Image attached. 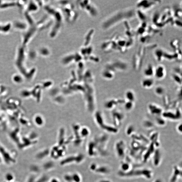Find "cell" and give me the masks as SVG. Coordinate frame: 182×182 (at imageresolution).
I'll return each instance as SVG.
<instances>
[{
  "mask_svg": "<svg viewBox=\"0 0 182 182\" xmlns=\"http://www.w3.org/2000/svg\"><path fill=\"white\" fill-rule=\"evenodd\" d=\"M117 175L121 178H143L150 179L153 176L152 170L147 168L133 167L130 170L126 172L119 171Z\"/></svg>",
  "mask_w": 182,
  "mask_h": 182,
  "instance_id": "1",
  "label": "cell"
},
{
  "mask_svg": "<svg viewBox=\"0 0 182 182\" xmlns=\"http://www.w3.org/2000/svg\"><path fill=\"white\" fill-rule=\"evenodd\" d=\"M85 159V157L83 153H77L65 157L61 160L60 165L63 166L73 164H80L84 161Z\"/></svg>",
  "mask_w": 182,
  "mask_h": 182,
  "instance_id": "2",
  "label": "cell"
},
{
  "mask_svg": "<svg viewBox=\"0 0 182 182\" xmlns=\"http://www.w3.org/2000/svg\"><path fill=\"white\" fill-rule=\"evenodd\" d=\"M115 153L118 158L122 160L126 158L128 149L125 142L123 140L117 141L114 146Z\"/></svg>",
  "mask_w": 182,
  "mask_h": 182,
  "instance_id": "3",
  "label": "cell"
},
{
  "mask_svg": "<svg viewBox=\"0 0 182 182\" xmlns=\"http://www.w3.org/2000/svg\"><path fill=\"white\" fill-rule=\"evenodd\" d=\"M89 169L91 172L99 175H108L111 171L109 166L105 165H99L95 163L91 164Z\"/></svg>",
  "mask_w": 182,
  "mask_h": 182,
  "instance_id": "4",
  "label": "cell"
},
{
  "mask_svg": "<svg viewBox=\"0 0 182 182\" xmlns=\"http://www.w3.org/2000/svg\"><path fill=\"white\" fill-rule=\"evenodd\" d=\"M66 147L55 146L50 151V154L53 159L57 160L64 156L66 151Z\"/></svg>",
  "mask_w": 182,
  "mask_h": 182,
  "instance_id": "5",
  "label": "cell"
},
{
  "mask_svg": "<svg viewBox=\"0 0 182 182\" xmlns=\"http://www.w3.org/2000/svg\"><path fill=\"white\" fill-rule=\"evenodd\" d=\"M182 177L181 167L175 165L173 167L172 173L169 179V182H177Z\"/></svg>",
  "mask_w": 182,
  "mask_h": 182,
  "instance_id": "6",
  "label": "cell"
},
{
  "mask_svg": "<svg viewBox=\"0 0 182 182\" xmlns=\"http://www.w3.org/2000/svg\"><path fill=\"white\" fill-rule=\"evenodd\" d=\"M152 157L153 165L156 167L160 166L162 160V154L160 149L158 148L156 149Z\"/></svg>",
  "mask_w": 182,
  "mask_h": 182,
  "instance_id": "7",
  "label": "cell"
},
{
  "mask_svg": "<svg viewBox=\"0 0 182 182\" xmlns=\"http://www.w3.org/2000/svg\"><path fill=\"white\" fill-rule=\"evenodd\" d=\"M148 109L150 114L156 116H160L163 113V109L159 106L154 104L151 103L148 106Z\"/></svg>",
  "mask_w": 182,
  "mask_h": 182,
  "instance_id": "8",
  "label": "cell"
},
{
  "mask_svg": "<svg viewBox=\"0 0 182 182\" xmlns=\"http://www.w3.org/2000/svg\"><path fill=\"white\" fill-rule=\"evenodd\" d=\"M163 117L164 118H168L169 119L173 120H177L179 119L181 117V112L180 111L177 110L176 112V114L173 113L172 112H165L162 113Z\"/></svg>",
  "mask_w": 182,
  "mask_h": 182,
  "instance_id": "9",
  "label": "cell"
},
{
  "mask_svg": "<svg viewBox=\"0 0 182 182\" xmlns=\"http://www.w3.org/2000/svg\"><path fill=\"white\" fill-rule=\"evenodd\" d=\"M165 68L163 65H159L155 71L154 75L157 79H161L164 78L166 75Z\"/></svg>",
  "mask_w": 182,
  "mask_h": 182,
  "instance_id": "10",
  "label": "cell"
},
{
  "mask_svg": "<svg viewBox=\"0 0 182 182\" xmlns=\"http://www.w3.org/2000/svg\"><path fill=\"white\" fill-rule=\"evenodd\" d=\"M141 84L144 89H150L154 84V81L151 78H147L142 81Z\"/></svg>",
  "mask_w": 182,
  "mask_h": 182,
  "instance_id": "11",
  "label": "cell"
},
{
  "mask_svg": "<svg viewBox=\"0 0 182 182\" xmlns=\"http://www.w3.org/2000/svg\"><path fill=\"white\" fill-rule=\"evenodd\" d=\"M155 69L152 65H149L144 71V74L147 78H151L154 75Z\"/></svg>",
  "mask_w": 182,
  "mask_h": 182,
  "instance_id": "12",
  "label": "cell"
},
{
  "mask_svg": "<svg viewBox=\"0 0 182 182\" xmlns=\"http://www.w3.org/2000/svg\"><path fill=\"white\" fill-rule=\"evenodd\" d=\"M125 95L127 101L134 102L135 100V96L134 92L132 90H128L126 91Z\"/></svg>",
  "mask_w": 182,
  "mask_h": 182,
  "instance_id": "13",
  "label": "cell"
},
{
  "mask_svg": "<svg viewBox=\"0 0 182 182\" xmlns=\"http://www.w3.org/2000/svg\"><path fill=\"white\" fill-rule=\"evenodd\" d=\"M72 174V182H82V176L79 173L77 172H74Z\"/></svg>",
  "mask_w": 182,
  "mask_h": 182,
  "instance_id": "14",
  "label": "cell"
},
{
  "mask_svg": "<svg viewBox=\"0 0 182 182\" xmlns=\"http://www.w3.org/2000/svg\"><path fill=\"white\" fill-rule=\"evenodd\" d=\"M55 166V164L53 161H50L46 163L44 166V168L47 170H50L53 169Z\"/></svg>",
  "mask_w": 182,
  "mask_h": 182,
  "instance_id": "15",
  "label": "cell"
},
{
  "mask_svg": "<svg viewBox=\"0 0 182 182\" xmlns=\"http://www.w3.org/2000/svg\"><path fill=\"white\" fill-rule=\"evenodd\" d=\"M165 89L163 87L158 86L155 90V92L158 96L163 95L165 93Z\"/></svg>",
  "mask_w": 182,
  "mask_h": 182,
  "instance_id": "16",
  "label": "cell"
},
{
  "mask_svg": "<svg viewBox=\"0 0 182 182\" xmlns=\"http://www.w3.org/2000/svg\"><path fill=\"white\" fill-rule=\"evenodd\" d=\"M134 102H132L127 101V102L125 103V108L126 110L130 111L134 107Z\"/></svg>",
  "mask_w": 182,
  "mask_h": 182,
  "instance_id": "17",
  "label": "cell"
},
{
  "mask_svg": "<svg viewBox=\"0 0 182 182\" xmlns=\"http://www.w3.org/2000/svg\"><path fill=\"white\" fill-rule=\"evenodd\" d=\"M63 179L65 182H72V174L71 173H67L63 176Z\"/></svg>",
  "mask_w": 182,
  "mask_h": 182,
  "instance_id": "18",
  "label": "cell"
},
{
  "mask_svg": "<svg viewBox=\"0 0 182 182\" xmlns=\"http://www.w3.org/2000/svg\"><path fill=\"white\" fill-rule=\"evenodd\" d=\"M159 116H157V118H156L157 124L158 125H160V126H164L166 124L165 121V120L164 118H162L161 117H159Z\"/></svg>",
  "mask_w": 182,
  "mask_h": 182,
  "instance_id": "19",
  "label": "cell"
},
{
  "mask_svg": "<svg viewBox=\"0 0 182 182\" xmlns=\"http://www.w3.org/2000/svg\"><path fill=\"white\" fill-rule=\"evenodd\" d=\"M143 125H144L145 127H146L147 128H153L154 126L152 122L149 120L144 121V123H143Z\"/></svg>",
  "mask_w": 182,
  "mask_h": 182,
  "instance_id": "20",
  "label": "cell"
},
{
  "mask_svg": "<svg viewBox=\"0 0 182 182\" xmlns=\"http://www.w3.org/2000/svg\"><path fill=\"white\" fill-rule=\"evenodd\" d=\"M134 127L133 125H130L127 127V130H126V134H127V135L131 136V134H133V133H134Z\"/></svg>",
  "mask_w": 182,
  "mask_h": 182,
  "instance_id": "21",
  "label": "cell"
},
{
  "mask_svg": "<svg viewBox=\"0 0 182 182\" xmlns=\"http://www.w3.org/2000/svg\"><path fill=\"white\" fill-rule=\"evenodd\" d=\"M173 78L174 81L178 84H181V78H180L179 76L177 74H173Z\"/></svg>",
  "mask_w": 182,
  "mask_h": 182,
  "instance_id": "22",
  "label": "cell"
},
{
  "mask_svg": "<svg viewBox=\"0 0 182 182\" xmlns=\"http://www.w3.org/2000/svg\"><path fill=\"white\" fill-rule=\"evenodd\" d=\"M97 182H112L111 180L108 179H102L99 180Z\"/></svg>",
  "mask_w": 182,
  "mask_h": 182,
  "instance_id": "23",
  "label": "cell"
},
{
  "mask_svg": "<svg viewBox=\"0 0 182 182\" xmlns=\"http://www.w3.org/2000/svg\"><path fill=\"white\" fill-rule=\"evenodd\" d=\"M50 182H60L59 180L56 178H53L50 180Z\"/></svg>",
  "mask_w": 182,
  "mask_h": 182,
  "instance_id": "24",
  "label": "cell"
},
{
  "mask_svg": "<svg viewBox=\"0 0 182 182\" xmlns=\"http://www.w3.org/2000/svg\"><path fill=\"white\" fill-rule=\"evenodd\" d=\"M182 124H180L179 125L177 126V131H178V132H180V133H182Z\"/></svg>",
  "mask_w": 182,
  "mask_h": 182,
  "instance_id": "25",
  "label": "cell"
},
{
  "mask_svg": "<svg viewBox=\"0 0 182 182\" xmlns=\"http://www.w3.org/2000/svg\"><path fill=\"white\" fill-rule=\"evenodd\" d=\"M163 182V181L160 178H158V179L154 180L153 182Z\"/></svg>",
  "mask_w": 182,
  "mask_h": 182,
  "instance_id": "26",
  "label": "cell"
}]
</instances>
